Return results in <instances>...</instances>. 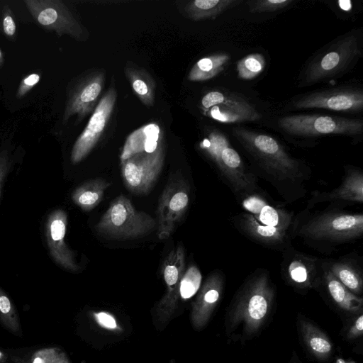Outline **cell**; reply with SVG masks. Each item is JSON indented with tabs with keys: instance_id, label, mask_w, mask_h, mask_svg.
<instances>
[{
	"instance_id": "1",
	"label": "cell",
	"mask_w": 363,
	"mask_h": 363,
	"mask_svg": "<svg viewBox=\"0 0 363 363\" xmlns=\"http://www.w3.org/2000/svg\"><path fill=\"white\" fill-rule=\"evenodd\" d=\"M277 289L269 272L257 269L247 277L234 294L225 316L230 342L245 345L258 337L272 317Z\"/></svg>"
},
{
	"instance_id": "2",
	"label": "cell",
	"mask_w": 363,
	"mask_h": 363,
	"mask_svg": "<svg viewBox=\"0 0 363 363\" xmlns=\"http://www.w3.org/2000/svg\"><path fill=\"white\" fill-rule=\"evenodd\" d=\"M233 133L252 156L262 177L286 201L295 202L305 196L311 171L304 163L291 157L272 136L240 128H234Z\"/></svg>"
},
{
	"instance_id": "3",
	"label": "cell",
	"mask_w": 363,
	"mask_h": 363,
	"mask_svg": "<svg viewBox=\"0 0 363 363\" xmlns=\"http://www.w3.org/2000/svg\"><path fill=\"white\" fill-rule=\"evenodd\" d=\"M362 234V213L347 211L335 206L316 211L305 208L295 215L291 227L292 239L299 238L305 245L325 254H331L339 246L358 240Z\"/></svg>"
},
{
	"instance_id": "4",
	"label": "cell",
	"mask_w": 363,
	"mask_h": 363,
	"mask_svg": "<svg viewBox=\"0 0 363 363\" xmlns=\"http://www.w3.org/2000/svg\"><path fill=\"white\" fill-rule=\"evenodd\" d=\"M200 147L214 162L237 199L260 189L257 176L247 169L240 155L223 133L218 130L211 131L201 142Z\"/></svg>"
},
{
	"instance_id": "5",
	"label": "cell",
	"mask_w": 363,
	"mask_h": 363,
	"mask_svg": "<svg viewBox=\"0 0 363 363\" xmlns=\"http://www.w3.org/2000/svg\"><path fill=\"white\" fill-rule=\"evenodd\" d=\"M156 220L147 213L137 211L124 195L113 199L96 225V230L113 239H134L152 232Z\"/></svg>"
},
{
	"instance_id": "6",
	"label": "cell",
	"mask_w": 363,
	"mask_h": 363,
	"mask_svg": "<svg viewBox=\"0 0 363 363\" xmlns=\"http://www.w3.org/2000/svg\"><path fill=\"white\" fill-rule=\"evenodd\" d=\"M279 126L297 136L312 137L330 134L354 135L362 132V120L318 114H298L283 117Z\"/></svg>"
},
{
	"instance_id": "7",
	"label": "cell",
	"mask_w": 363,
	"mask_h": 363,
	"mask_svg": "<svg viewBox=\"0 0 363 363\" xmlns=\"http://www.w3.org/2000/svg\"><path fill=\"white\" fill-rule=\"evenodd\" d=\"M105 82L106 72L103 69H90L72 81L67 91L63 123H67L73 116L80 121L93 113L100 100Z\"/></svg>"
},
{
	"instance_id": "8",
	"label": "cell",
	"mask_w": 363,
	"mask_h": 363,
	"mask_svg": "<svg viewBox=\"0 0 363 363\" xmlns=\"http://www.w3.org/2000/svg\"><path fill=\"white\" fill-rule=\"evenodd\" d=\"M281 252V274L284 281L299 293L317 290L320 284L323 259L300 252L292 245Z\"/></svg>"
},
{
	"instance_id": "9",
	"label": "cell",
	"mask_w": 363,
	"mask_h": 363,
	"mask_svg": "<svg viewBox=\"0 0 363 363\" xmlns=\"http://www.w3.org/2000/svg\"><path fill=\"white\" fill-rule=\"evenodd\" d=\"M164 163V147L160 143L151 152H141L121 161V176L133 194L145 195L156 183Z\"/></svg>"
},
{
	"instance_id": "10",
	"label": "cell",
	"mask_w": 363,
	"mask_h": 363,
	"mask_svg": "<svg viewBox=\"0 0 363 363\" xmlns=\"http://www.w3.org/2000/svg\"><path fill=\"white\" fill-rule=\"evenodd\" d=\"M189 186L179 175H174L165 186L158 201L157 235L168 238L184 216L189 205Z\"/></svg>"
},
{
	"instance_id": "11",
	"label": "cell",
	"mask_w": 363,
	"mask_h": 363,
	"mask_svg": "<svg viewBox=\"0 0 363 363\" xmlns=\"http://www.w3.org/2000/svg\"><path fill=\"white\" fill-rule=\"evenodd\" d=\"M29 12L43 28L57 35H69L77 40H85L87 33L68 7L60 0H26Z\"/></svg>"
},
{
	"instance_id": "12",
	"label": "cell",
	"mask_w": 363,
	"mask_h": 363,
	"mask_svg": "<svg viewBox=\"0 0 363 363\" xmlns=\"http://www.w3.org/2000/svg\"><path fill=\"white\" fill-rule=\"evenodd\" d=\"M117 91L113 83L100 99L89 121L74 143L69 160L76 165L84 160L101 139L113 113Z\"/></svg>"
},
{
	"instance_id": "13",
	"label": "cell",
	"mask_w": 363,
	"mask_h": 363,
	"mask_svg": "<svg viewBox=\"0 0 363 363\" xmlns=\"http://www.w3.org/2000/svg\"><path fill=\"white\" fill-rule=\"evenodd\" d=\"M201 108L206 116L222 123L257 121L261 115L239 94L222 90H212L201 101Z\"/></svg>"
},
{
	"instance_id": "14",
	"label": "cell",
	"mask_w": 363,
	"mask_h": 363,
	"mask_svg": "<svg viewBox=\"0 0 363 363\" xmlns=\"http://www.w3.org/2000/svg\"><path fill=\"white\" fill-rule=\"evenodd\" d=\"M359 53L357 37L352 34L344 36L311 62L305 73L304 82L313 83L335 76Z\"/></svg>"
},
{
	"instance_id": "15",
	"label": "cell",
	"mask_w": 363,
	"mask_h": 363,
	"mask_svg": "<svg viewBox=\"0 0 363 363\" xmlns=\"http://www.w3.org/2000/svg\"><path fill=\"white\" fill-rule=\"evenodd\" d=\"M67 214L61 208L49 213L43 224V233L50 257L60 267L70 272H79L81 267L76 260L75 253L65 242Z\"/></svg>"
},
{
	"instance_id": "16",
	"label": "cell",
	"mask_w": 363,
	"mask_h": 363,
	"mask_svg": "<svg viewBox=\"0 0 363 363\" xmlns=\"http://www.w3.org/2000/svg\"><path fill=\"white\" fill-rule=\"evenodd\" d=\"M231 221L240 233L263 247L282 252L292 245L291 229L259 223L247 212L233 215Z\"/></svg>"
},
{
	"instance_id": "17",
	"label": "cell",
	"mask_w": 363,
	"mask_h": 363,
	"mask_svg": "<svg viewBox=\"0 0 363 363\" xmlns=\"http://www.w3.org/2000/svg\"><path fill=\"white\" fill-rule=\"evenodd\" d=\"M341 184L330 191H314L307 200L306 208L312 209L317 204L330 203L340 207L347 204L362 203L363 172L358 167L347 165Z\"/></svg>"
},
{
	"instance_id": "18",
	"label": "cell",
	"mask_w": 363,
	"mask_h": 363,
	"mask_svg": "<svg viewBox=\"0 0 363 363\" xmlns=\"http://www.w3.org/2000/svg\"><path fill=\"white\" fill-rule=\"evenodd\" d=\"M297 108H325L337 111H359L363 92L354 88H338L305 95L294 103Z\"/></svg>"
},
{
	"instance_id": "19",
	"label": "cell",
	"mask_w": 363,
	"mask_h": 363,
	"mask_svg": "<svg viewBox=\"0 0 363 363\" xmlns=\"http://www.w3.org/2000/svg\"><path fill=\"white\" fill-rule=\"evenodd\" d=\"M245 212L251 214L259 223L291 229L295 214L279 206L259 189L238 199Z\"/></svg>"
},
{
	"instance_id": "20",
	"label": "cell",
	"mask_w": 363,
	"mask_h": 363,
	"mask_svg": "<svg viewBox=\"0 0 363 363\" xmlns=\"http://www.w3.org/2000/svg\"><path fill=\"white\" fill-rule=\"evenodd\" d=\"M296 328L299 341L315 360L325 363L333 355L334 345L329 336L312 320L298 313Z\"/></svg>"
},
{
	"instance_id": "21",
	"label": "cell",
	"mask_w": 363,
	"mask_h": 363,
	"mask_svg": "<svg viewBox=\"0 0 363 363\" xmlns=\"http://www.w3.org/2000/svg\"><path fill=\"white\" fill-rule=\"evenodd\" d=\"M322 289L330 303L346 318L363 313V298L352 293L328 269L324 259L318 289Z\"/></svg>"
},
{
	"instance_id": "22",
	"label": "cell",
	"mask_w": 363,
	"mask_h": 363,
	"mask_svg": "<svg viewBox=\"0 0 363 363\" xmlns=\"http://www.w3.org/2000/svg\"><path fill=\"white\" fill-rule=\"evenodd\" d=\"M225 284L224 274L218 270L209 274L193 304L192 321L196 328H203L220 302Z\"/></svg>"
},
{
	"instance_id": "23",
	"label": "cell",
	"mask_w": 363,
	"mask_h": 363,
	"mask_svg": "<svg viewBox=\"0 0 363 363\" xmlns=\"http://www.w3.org/2000/svg\"><path fill=\"white\" fill-rule=\"evenodd\" d=\"M185 272V251L178 245L172 249L165 257L162 267L167 292L160 303L161 308H173L180 288L182 279Z\"/></svg>"
},
{
	"instance_id": "24",
	"label": "cell",
	"mask_w": 363,
	"mask_h": 363,
	"mask_svg": "<svg viewBox=\"0 0 363 363\" xmlns=\"http://www.w3.org/2000/svg\"><path fill=\"white\" fill-rule=\"evenodd\" d=\"M358 255L350 253L337 259H324L330 272L352 293L362 296L363 272Z\"/></svg>"
},
{
	"instance_id": "25",
	"label": "cell",
	"mask_w": 363,
	"mask_h": 363,
	"mask_svg": "<svg viewBox=\"0 0 363 363\" xmlns=\"http://www.w3.org/2000/svg\"><path fill=\"white\" fill-rule=\"evenodd\" d=\"M162 132L157 123L143 125L128 135L121 152V161L141 153L153 152L162 143Z\"/></svg>"
},
{
	"instance_id": "26",
	"label": "cell",
	"mask_w": 363,
	"mask_h": 363,
	"mask_svg": "<svg viewBox=\"0 0 363 363\" xmlns=\"http://www.w3.org/2000/svg\"><path fill=\"white\" fill-rule=\"evenodd\" d=\"M124 72L136 96L143 104L152 106L157 84L152 75L145 69L130 62H127Z\"/></svg>"
},
{
	"instance_id": "27",
	"label": "cell",
	"mask_w": 363,
	"mask_h": 363,
	"mask_svg": "<svg viewBox=\"0 0 363 363\" xmlns=\"http://www.w3.org/2000/svg\"><path fill=\"white\" fill-rule=\"evenodd\" d=\"M110 185V182L102 178L88 180L73 191L72 201L82 210L89 211L100 203Z\"/></svg>"
},
{
	"instance_id": "28",
	"label": "cell",
	"mask_w": 363,
	"mask_h": 363,
	"mask_svg": "<svg viewBox=\"0 0 363 363\" xmlns=\"http://www.w3.org/2000/svg\"><path fill=\"white\" fill-rule=\"evenodd\" d=\"M240 0H194L185 6L186 16L194 21L215 18L224 11L242 3Z\"/></svg>"
},
{
	"instance_id": "29",
	"label": "cell",
	"mask_w": 363,
	"mask_h": 363,
	"mask_svg": "<svg viewBox=\"0 0 363 363\" xmlns=\"http://www.w3.org/2000/svg\"><path fill=\"white\" fill-rule=\"evenodd\" d=\"M230 56L227 53H216L198 60L191 67L188 79L191 82H202L211 79L221 72Z\"/></svg>"
},
{
	"instance_id": "30",
	"label": "cell",
	"mask_w": 363,
	"mask_h": 363,
	"mask_svg": "<svg viewBox=\"0 0 363 363\" xmlns=\"http://www.w3.org/2000/svg\"><path fill=\"white\" fill-rule=\"evenodd\" d=\"M22 151L9 144L0 147V201L9 175L22 162Z\"/></svg>"
},
{
	"instance_id": "31",
	"label": "cell",
	"mask_w": 363,
	"mask_h": 363,
	"mask_svg": "<svg viewBox=\"0 0 363 363\" xmlns=\"http://www.w3.org/2000/svg\"><path fill=\"white\" fill-rule=\"evenodd\" d=\"M0 323L11 333L19 337L22 335L18 311L9 296L1 286Z\"/></svg>"
},
{
	"instance_id": "32",
	"label": "cell",
	"mask_w": 363,
	"mask_h": 363,
	"mask_svg": "<svg viewBox=\"0 0 363 363\" xmlns=\"http://www.w3.org/2000/svg\"><path fill=\"white\" fill-rule=\"evenodd\" d=\"M265 59L260 53L246 55L236 63L238 74L240 79L250 80L260 74L265 67Z\"/></svg>"
},
{
	"instance_id": "33",
	"label": "cell",
	"mask_w": 363,
	"mask_h": 363,
	"mask_svg": "<svg viewBox=\"0 0 363 363\" xmlns=\"http://www.w3.org/2000/svg\"><path fill=\"white\" fill-rule=\"evenodd\" d=\"M342 338L349 342L357 341L363 336V313L346 318L341 330Z\"/></svg>"
},
{
	"instance_id": "34",
	"label": "cell",
	"mask_w": 363,
	"mask_h": 363,
	"mask_svg": "<svg viewBox=\"0 0 363 363\" xmlns=\"http://www.w3.org/2000/svg\"><path fill=\"white\" fill-rule=\"evenodd\" d=\"M30 363H70L65 354L56 347H48L35 352Z\"/></svg>"
},
{
	"instance_id": "35",
	"label": "cell",
	"mask_w": 363,
	"mask_h": 363,
	"mask_svg": "<svg viewBox=\"0 0 363 363\" xmlns=\"http://www.w3.org/2000/svg\"><path fill=\"white\" fill-rule=\"evenodd\" d=\"M294 0H257L247 2L251 13L275 11L293 3Z\"/></svg>"
},
{
	"instance_id": "36",
	"label": "cell",
	"mask_w": 363,
	"mask_h": 363,
	"mask_svg": "<svg viewBox=\"0 0 363 363\" xmlns=\"http://www.w3.org/2000/svg\"><path fill=\"white\" fill-rule=\"evenodd\" d=\"M94 318L99 325L104 328H107L109 330H114L117 328V323L111 314L101 311L94 313Z\"/></svg>"
},
{
	"instance_id": "37",
	"label": "cell",
	"mask_w": 363,
	"mask_h": 363,
	"mask_svg": "<svg viewBox=\"0 0 363 363\" xmlns=\"http://www.w3.org/2000/svg\"><path fill=\"white\" fill-rule=\"evenodd\" d=\"M40 81V75L35 73L26 77L23 81L18 89V96L23 95L29 89L33 87Z\"/></svg>"
},
{
	"instance_id": "38",
	"label": "cell",
	"mask_w": 363,
	"mask_h": 363,
	"mask_svg": "<svg viewBox=\"0 0 363 363\" xmlns=\"http://www.w3.org/2000/svg\"><path fill=\"white\" fill-rule=\"evenodd\" d=\"M3 29L4 33L8 36H13L16 30V26L13 17L11 15H6L3 20Z\"/></svg>"
},
{
	"instance_id": "39",
	"label": "cell",
	"mask_w": 363,
	"mask_h": 363,
	"mask_svg": "<svg viewBox=\"0 0 363 363\" xmlns=\"http://www.w3.org/2000/svg\"><path fill=\"white\" fill-rule=\"evenodd\" d=\"M333 363H358L357 362L351 359H343L341 357L337 358Z\"/></svg>"
},
{
	"instance_id": "40",
	"label": "cell",
	"mask_w": 363,
	"mask_h": 363,
	"mask_svg": "<svg viewBox=\"0 0 363 363\" xmlns=\"http://www.w3.org/2000/svg\"><path fill=\"white\" fill-rule=\"evenodd\" d=\"M7 355L0 350V363H6Z\"/></svg>"
},
{
	"instance_id": "41",
	"label": "cell",
	"mask_w": 363,
	"mask_h": 363,
	"mask_svg": "<svg viewBox=\"0 0 363 363\" xmlns=\"http://www.w3.org/2000/svg\"><path fill=\"white\" fill-rule=\"evenodd\" d=\"M294 357H292L291 360L289 363H296L298 360V357L296 355L295 353H294Z\"/></svg>"
},
{
	"instance_id": "42",
	"label": "cell",
	"mask_w": 363,
	"mask_h": 363,
	"mask_svg": "<svg viewBox=\"0 0 363 363\" xmlns=\"http://www.w3.org/2000/svg\"><path fill=\"white\" fill-rule=\"evenodd\" d=\"M2 62H3V55H2L1 50H0V65L2 64Z\"/></svg>"
},
{
	"instance_id": "43",
	"label": "cell",
	"mask_w": 363,
	"mask_h": 363,
	"mask_svg": "<svg viewBox=\"0 0 363 363\" xmlns=\"http://www.w3.org/2000/svg\"><path fill=\"white\" fill-rule=\"evenodd\" d=\"M296 363H301V362L299 360H298Z\"/></svg>"
}]
</instances>
